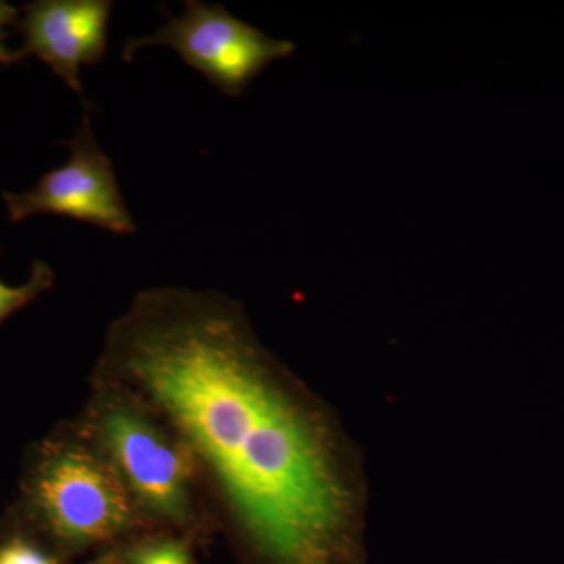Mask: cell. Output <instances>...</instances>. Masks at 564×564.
<instances>
[{
  "mask_svg": "<svg viewBox=\"0 0 564 564\" xmlns=\"http://www.w3.org/2000/svg\"><path fill=\"white\" fill-rule=\"evenodd\" d=\"M126 370L212 467L278 564H326L347 497L321 434L273 384L226 304L147 296L117 334Z\"/></svg>",
  "mask_w": 564,
  "mask_h": 564,
  "instance_id": "obj_1",
  "label": "cell"
},
{
  "mask_svg": "<svg viewBox=\"0 0 564 564\" xmlns=\"http://www.w3.org/2000/svg\"><path fill=\"white\" fill-rule=\"evenodd\" d=\"M163 11L169 20L165 28L150 36L126 41L122 61L132 62L141 47L169 46L218 90L239 98L267 66L295 52L292 41L270 39L223 6L188 0L180 18Z\"/></svg>",
  "mask_w": 564,
  "mask_h": 564,
  "instance_id": "obj_2",
  "label": "cell"
},
{
  "mask_svg": "<svg viewBox=\"0 0 564 564\" xmlns=\"http://www.w3.org/2000/svg\"><path fill=\"white\" fill-rule=\"evenodd\" d=\"M66 144L70 155L65 165L44 174L32 191L3 195L10 220L52 214L122 236L135 234L113 165L95 139L90 118L84 117L76 135Z\"/></svg>",
  "mask_w": 564,
  "mask_h": 564,
  "instance_id": "obj_3",
  "label": "cell"
},
{
  "mask_svg": "<svg viewBox=\"0 0 564 564\" xmlns=\"http://www.w3.org/2000/svg\"><path fill=\"white\" fill-rule=\"evenodd\" d=\"M35 500L65 540H107L131 521L120 480L85 452H65L44 463L36 475Z\"/></svg>",
  "mask_w": 564,
  "mask_h": 564,
  "instance_id": "obj_4",
  "label": "cell"
},
{
  "mask_svg": "<svg viewBox=\"0 0 564 564\" xmlns=\"http://www.w3.org/2000/svg\"><path fill=\"white\" fill-rule=\"evenodd\" d=\"M110 0H39L29 3L21 21L24 47L20 58L39 57L84 98L80 66L96 65L107 51Z\"/></svg>",
  "mask_w": 564,
  "mask_h": 564,
  "instance_id": "obj_5",
  "label": "cell"
},
{
  "mask_svg": "<svg viewBox=\"0 0 564 564\" xmlns=\"http://www.w3.org/2000/svg\"><path fill=\"white\" fill-rule=\"evenodd\" d=\"M104 436L129 485L151 510L172 519L187 516L188 466L184 455L126 408L107 413Z\"/></svg>",
  "mask_w": 564,
  "mask_h": 564,
  "instance_id": "obj_6",
  "label": "cell"
},
{
  "mask_svg": "<svg viewBox=\"0 0 564 564\" xmlns=\"http://www.w3.org/2000/svg\"><path fill=\"white\" fill-rule=\"evenodd\" d=\"M52 284V272L46 263L35 262L32 280L22 288H9L0 282V322L9 317L14 311L21 310L32 302L40 292Z\"/></svg>",
  "mask_w": 564,
  "mask_h": 564,
  "instance_id": "obj_7",
  "label": "cell"
},
{
  "mask_svg": "<svg viewBox=\"0 0 564 564\" xmlns=\"http://www.w3.org/2000/svg\"><path fill=\"white\" fill-rule=\"evenodd\" d=\"M131 564H193L187 549L177 543H158L137 549Z\"/></svg>",
  "mask_w": 564,
  "mask_h": 564,
  "instance_id": "obj_8",
  "label": "cell"
},
{
  "mask_svg": "<svg viewBox=\"0 0 564 564\" xmlns=\"http://www.w3.org/2000/svg\"><path fill=\"white\" fill-rule=\"evenodd\" d=\"M0 564H55L54 560L32 545L13 541L0 549Z\"/></svg>",
  "mask_w": 564,
  "mask_h": 564,
  "instance_id": "obj_9",
  "label": "cell"
},
{
  "mask_svg": "<svg viewBox=\"0 0 564 564\" xmlns=\"http://www.w3.org/2000/svg\"><path fill=\"white\" fill-rule=\"evenodd\" d=\"M18 10L0 0V63L20 61L18 52L10 51L6 43V31L10 25L17 24Z\"/></svg>",
  "mask_w": 564,
  "mask_h": 564,
  "instance_id": "obj_10",
  "label": "cell"
}]
</instances>
